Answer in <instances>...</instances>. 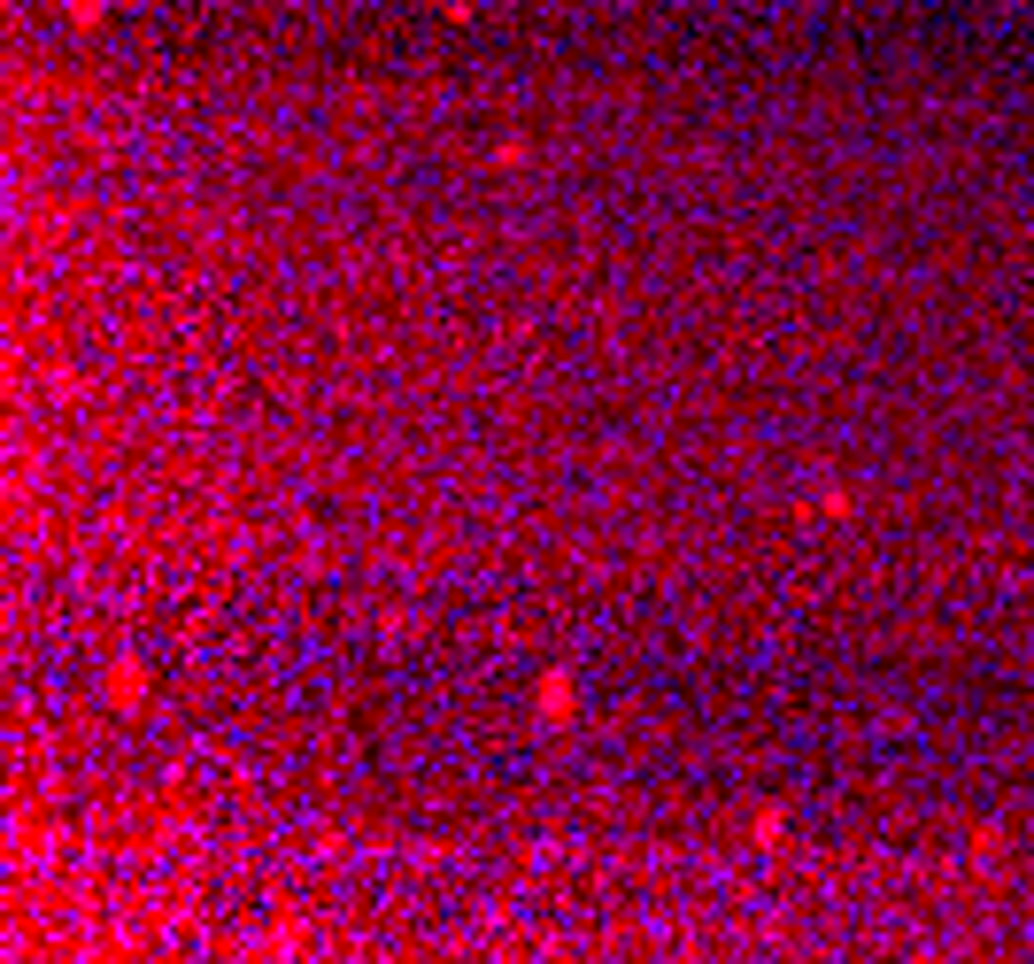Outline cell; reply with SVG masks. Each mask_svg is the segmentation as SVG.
Returning a JSON list of instances; mask_svg holds the SVG:
<instances>
[{
  "label": "cell",
  "mask_w": 1034,
  "mask_h": 964,
  "mask_svg": "<svg viewBox=\"0 0 1034 964\" xmlns=\"http://www.w3.org/2000/svg\"><path fill=\"white\" fill-rule=\"evenodd\" d=\"M533 710H541L549 726H571V710H579V703H571V679H564V671H549V679L533 687Z\"/></svg>",
  "instance_id": "6da1fadb"
},
{
  "label": "cell",
  "mask_w": 1034,
  "mask_h": 964,
  "mask_svg": "<svg viewBox=\"0 0 1034 964\" xmlns=\"http://www.w3.org/2000/svg\"><path fill=\"white\" fill-rule=\"evenodd\" d=\"M749 841H756V849H780V841H788V811H780V803H764V811H756V826H749Z\"/></svg>",
  "instance_id": "7a4b0ae2"
},
{
  "label": "cell",
  "mask_w": 1034,
  "mask_h": 964,
  "mask_svg": "<svg viewBox=\"0 0 1034 964\" xmlns=\"http://www.w3.org/2000/svg\"><path fill=\"white\" fill-rule=\"evenodd\" d=\"M116 703L139 710V664H116Z\"/></svg>",
  "instance_id": "3957f363"
},
{
  "label": "cell",
  "mask_w": 1034,
  "mask_h": 964,
  "mask_svg": "<svg viewBox=\"0 0 1034 964\" xmlns=\"http://www.w3.org/2000/svg\"><path fill=\"white\" fill-rule=\"evenodd\" d=\"M70 16L77 24H101V0H70Z\"/></svg>",
  "instance_id": "277c9868"
}]
</instances>
